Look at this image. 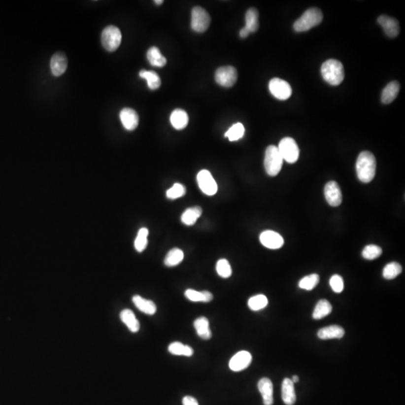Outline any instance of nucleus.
Masks as SVG:
<instances>
[{"label":"nucleus","instance_id":"nucleus-36","mask_svg":"<svg viewBox=\"0 0 405 405\" xmlns=\"http://www.w3.org/2000/svg\"><path fill=\"white\" fill-rule=\"evenodd\" d=\"M149 230L146 228H141L137 233V237L135 241V248L138 252H142L146 249L148 244Z\"/></svg>","mask_w":405,"mask_h":405},{"label":"nucleus","instance_id":"nucleus-6","mask_svg":"<svg viewBox=\"0 0 405 405\" xmlns=\"http://www.w3.org/2000/svg\"><path fill=\"white\" fill-rule=\"evenodd\" d=\"M278 151L283 160L290 164L295 163L300 156V149L295 140L291 137H284L280 141Z\"/></svg>","mask_w":405,"mask_h":405},{"label":"nucleus","instance_id":"nucleus-39","mask_svg":"<svg viewBox=\"0 0 405 405\" xmlns=\"http://www.w3.org/2000/svg\"><path fill=\"white\" fill-rule=\"evenodd\" d=\"M382 249L380 247L375 245H369L363 250L362 255L365 259L374 260L381 255Z\"/></svg>","mask_w":405,"mask_h":405},{"label":"nucleus","instance_id":"nucleus-37","mask_svg":"<svg viewBox=\"0 0 405 405\" xmlns=\"http://www.w3.org/2000/svg\"><path fill=\"white\" fill-rule=\"evenodd\" d=\"M319 281H320V277L317 274H311L300 280L299 282V287L302 289L311 291L318 284Z\"/></svg>","mask_w":405,"mask_h":405},{"label":"nucleus","instance_id":"nucleus-7","mask_svg":"<svg viewBox=\"0 0 405 405\" xmlns=\"http://www.w3.org/2000/svg\"><path fill=\"white\" fill-rule=\"evenodd\" d=\"M210 21V16L204 8L196 6L192 9L191 27L194 31L203 33L209 28Z\"/></svg>","mask_w":405,"mask_h":405},{"label":"nucleus","instance_id":"nucleus-27","mask_svg":"<svg viewBox=\"0 0 405 405\" xmlns=\"http://www.w3.org/2000/svg\"><path fill=\"white\" fill-rule=\"evenodd\" d=\"M259 14L256 8H251L245 14V28L249 33H255L259 28Z\"/></svg>","mask_w":405,"mask_h":405},{"label":"nucleus","instance_id":"nucleus-22","mask_svg":"<svg viewBox=\"0 0 405 405\" xmlns=\"http://www.w3.org/2000/svg\"><path fill=\"white\" fill-rule=\"evenodd\" d=\"M194 327L199 337L203 340H209L212 338V332L209 328V322L205 317H198L194 322Z\"/></svg>","mask_w":405,"mask_h":405},{"label":"nucleus","instance_id":"nucleus-3","mask_svg":"<svg viewBox=\"0 0 405 405\" xmlns=\"http://www.w3.org/2000/svg\"><path fill=\"white\" fill-rule=\"evenodd\" d=\"M323 21V13L319 8H311L296 21L294 29L297 32H305L319 25Z\"/></svg>","mask_w":405,"mask_h":405},{"label":"nucleus","instance_id":"nucleus-42","mask_svg":"<svg viewBox=\"0 0 405 405\" xmlns=\"http://www.w3.org/2000/svg\"><path fill=\"white\" fill-rule=\"evenodd\" d=\"M182 405H199L196 399L192 396H185L182 399Z\"/></svg>","mask_w":405,"mask_h":405},{"label":"nucleus","instance_id":"nucleus-17","mask_svg":"<svg viewBox=\"0 0 405 405\" xmlns=\"http://www.w3.org/2000/svg\"><path fill=\"white\" fill-rule=\"evenodd\" d=\"M68 67V60L65 54L57 52L50 60V68L53 74L56 77L63 75Z\"/></svg>","mask_w":405,"mask_h":405},{"label":"nucleus","instance_id":"nucleus-14","mask_svg":"<svg viewBox=\"0 0 405 405\" xmlns=\"http://www.w3.org/2000/svg\"><path fill=\"white\" fill-rule=\"evenodd\" d=\"M377 23L381 26L388 37L395 38L399 35L400 27L397 20L387 15H381L377 19Z\"/></svg>","mask_w":405,"mask_h":405},{"label":"nucleus","instance_id":"nucleus-29","mask_svg":"<svg viewBox=\"0 0 405 405\" xmlns=\"http://www.w3.org/2000/svg\"><path fill=\"white\" fill-rule=\"evenodd\" d=\"M139 75L142 78L145 79L147 81L148 87L150 90H156L160 87L162 84L160 77L157 73L153 71H146L143 69L139 73Z\"/></svg>","mask_w":405,"mask_h":405},{"label":"nucleus","instance_id":"nucleus-9","mask_svg":"<svg viewBox=\"0 0 405 405\" xmlns=\"http://www.w3.org/2000/svg\"><path fill=\"white\" fill-rule=\"evenodd\" d=\"M197 182L201 192L208 196H212L218 192V185L209 170H201L197 176Z\"/></svg>","mask_w":405,"mask_h":405},{"label":"nucleus","instance_id":"nucleus-35","mask_svg":"<svg viewBox=\"0 0 405 405\" xmlns=\"http://www.w3.org/2000/svg\"><path fill=\"white\" fill-rule=\"evenodd\" d=\"M245 134V128L242 123H238L230 128L229 130L225 133V137L229 139L230 141H236L243 137Z\"/></svg>","mask_w":405,"mask_h":405},{"label":"nucleus","instance_id":"nucleus-21","mask_svg":"<svg viewBox=\"0 0 405 405\" xmlns=\"http://www.w3.org/2000/svg\"><path fill=\"white\" fill-rule=\"evenodd\" d=\"M399 90H400V85L397 81H392L388 83L382 92V103L388 104L393 102L397 97Z\"/></svg>","mask_w":405,"mask_h":405},{"label":"nucleus","instance_id":"nucleus-8","mask_svg":"<svg viewBox=\"0 0 405 405\" xmlns=\"http://www.w3.org/2000/svg\"><path fill=\"white\" fill-rule=\"evenodd\" d=\"M237 71L233 66H223L217 69L215 72V81L224 87H231L237 80Z\"/></svg>","mask_w":405,"mask_h":405},{"label":"nucleus","instance_id":"nucleus-20","mask_svg":"<svg viewBox=\"0 0 405 405\" xmlns=\"http://www.w3.org/2000/svg\"><path fill=\"white\" fill-rule=\"evenodd\" d=\"M344 336V329L337 325L329 326V327L320 329L317 332V336H318L319 338L322 340L341 338Z\"/></svg>","mask_w":405,"mask_h":405},{"label":"nucleus","instance_id":"nucleus-31","mask_svg":"<svg viewBox=\"0 0 405 405\" xmlns=\"http://www.w3.org/2000/svg\"><path fill=\"white\" fill-rule=\"evenodd\" d=\"M168 351L173 355L185 356V357H192L194 354L192 347L189 345H185L179 341H175L168 347Z\"/></svg>","mask_w":405,"mask_h":405},{"label":"nucleus","instance_id":"nucleus-45","mask_svg":"<svg viewBox=\"0 0 405 405\" xmlns=\"http://www.w3.org/2000/svg\"><path fill=\"white\" fill-rule=\"evenodd\" d=\"M163 2L164 1H162V0H156V1H155V3H156V5H162Z\"/></svg>","mask_w":405,"mask_h":405},{"label":"nucleus","instance_id":"nucleus-32","mask_svg":"<svg viewBox=\"0 0 405 405\" xmlns=\"http://www.w3.org/2000/svg\"><path fill=\"white\" fill-rule=\"evenodd\" d=\"M184 259V253L179 248H175L167 254L165 258V266L168 267H176Z\"/></svg>","mask_w":405,"mask_h":405},{"label":"nucleus","instance_id":"nucleus-19","mask_svg":"<svg viewBox=\"0 0 405 405\" xmlns=\"http://www.w3.org/2000/svg\"><path fill=\"white\" fill-rule=\"evenodd\" d=\"M281 398L286 405H294L296 402L294 383L291 379L285 378L281 385Z\"/></svg>","mask_w":405,"mask_h":405},{"label":"nucleus","instance_id":"nucleus-4","mask_svg":"<svg viewBox=\"0 0 405 405\" xmlns=\"http://www.w3.org/2000/svg\"><path fill=\"white\" fill-rule=\"evenodd\" d=\"M283 161L278 147L273 145L269 146L264 158V167L267 174L270 176L278 175L282 168Z\"/></svg>","mask_w":405,"mask_h":405},{"label":"nucleus","instance_id":"nucleus-38","mask_svg":"<svg viewBox=\"0 0 405 405\" xmlns=\"http://www.w3.org/2000/svg\"><path fill=\"white\" fill-rule=\"evenodd\" d=\"M217 273L223 278H228L232 275V269L228 260L220 259L216 264Z\"/></svg>","mask_w":405,"mask_h":405},{"label":"nucleus","instance_id":"nucleus-13","mask_svg":"<svg viewBox=\"0 0 405 405\" xmlns=\"http://www.w3.org/2000/svg\"><path fill=\"white\" fill-rule=\"evenodd\" d=\"M260 241L266 248L270 249H278L284 245V239L277 232L272 231H266L261 233Z\"/></svg>","mask_w":405,"mask_h":405},{"label":"nucleus","instance_id":"nucleus-18","mask_svg":"<svg viewBox=\"0 0 405 405\" xmlns=\"http://www.w3.org/2000/svg\"><path fill=\"white\" fill-rule=\"evenodd\" d=\"M132 302L139 311L148 315H153L157 311L156 303L152 300H146L139 295L132 297Z\"/></svg>","mask_w":405,"mask_h":405},{"label":"nucleus","instance_id":"nucleus-2","mask_svg":"<svg viewBox=\"0 0 405 405\" xmlns=\"http://www.w3.org/2000/svg\"><path fill=\"white\" fill-rule=\"evenodd\" d=\"M321 74L324 80L330 85H339L344 78V66L338 60L331 59L323 63Z\"/></svg>","mask_w":405,"mask_h":405},{"label":"nucleus","instance_id":"nucleus-33","mask_svg":"<svg viewBox=\"0 0 405 405\" xmlns=\"http://www.w3.org/2000/svg\"><path fill=\"white\" fill-rule=\"evenodd\" d=\"M248 305L250 309L252 310V311H260V310L264 309V308L267 306L268 300H267L266 296L259 294V295L251 297L248 300Z\"/></svg>","mask_w":405,"mask_h":405},{"label":"nucleus","instance_id":"nucleus-10","mask_svg":"<svg viewBox=\"0 0 405 405\" xmlns=\"http://www.w3.org/2000/svg\"><path fill=\"white\" fill-rule=\"evenodd\" d=\"M270 93L278 100H287L292 94V89L288 82L280 78H273L269 83Z\"/></svg>","mask_w":405,"mask_h":405},{"label":"nucleus","instance_id":"nucleus-25","mask_svg":"<svg viewBox=\"0 0 405 405\" xmlns=\"http://www.w3.org/2000/svg\"><path fill=\"white\" fill-rule=\"evenodd\" d=\"M148 61L155 67H164L167 64V59L162 55L158 47H152L148 50L146 54Z\"/></svg>","mask_w":405,"mask_h":405},{"label":"nucleus","instance_id":"nucleus-23","mask_svg":"<svg viewBox=\"0 0 405 405\" xmlns=\"http://www.w3.org/2000/svg\"><path fill=\"white\" fill-rule=\"evenodd\" d=\"M170 123L176 130H182L189 123V116L185 110L176 109L170 115Z\"/></svg>","mask_w":405,"mask_h":405},{"label":"nucleus","instance_id":"nucleus-15","mask_svg":"<svg viewBox=\"0 0 405 405\" xmlns=\"http://www.w3.org/2000/svg\"><path fill=\"white\" fill-rule=\"evenodd\" d=\"M120 117L126 130L133 131L138 126V114L133 109L129 107L123 109L120 112Z\"/></svg>","mask_w":405,"mask_h":405},{"label":"nucleus","instance_id":"nucleus-16","mask_svg":"<svg viewBox=\"0 0 405 405\" xmlns=\"http://www.w3.org/2000/svg\"><path fill=\"white\" fill-rule=\"evenodd\" d=\"M258 390L262 396L264 405H272L273 404V385L267 377H263L258 383Z\"/></svg>","mask_w":405,"mask_h":405},{"label":"nucleus","instance_id":"nucleus-24","mask_svg":"<svg viewBox=\"0 0 405 405\" xmlns=\"http://www.w3.org/2000/svg\"><path fill=\"white\" fill-rule=\"evenodd\" d=\"M120 319L132 333H137L140 330V323L132 310H123L120 313Z\"/></svg>","mask_w":405,"mask_h":405},{"label":"nucleus","instance_id":"nucleus-34","mask_svg":"<svg viewBox=\"0 0 405 405\" xmlns=\"http://www.w3.org/2000/svg\"><path fill=\"white\" fill-rule=\"evenodd\" d=\"M402 272V266L399 263L392 262L383 268V276L386 279L391 280L400 275Z\"/></svg>","mask_w":405,"mask_h":405},{"label":"nucleus","instance_id":"nucleus-44","mask_svg":"<svg viewBox=\"0 0 405 405\" xmlns=\"http://www.w3.org/2000/svg\"><path fill=\"white\" fill-rule=\"evenodd\" d=\"M291 380H292L293 383H298L299 380H300V379H299L298 376H293Z\"/></svg>","mask_w":405,"mask_h":405},{"label":"nucleus","instance_id":"nucleus-11","mask_svg":"<svg viewBox=\"0 0 405 405\" xmlns=\"http://www.w3.org/2000/svg\"><path fill=\"white\" fill-rule=\"evenodd\" d=\"M324 195L327 202L331 206L336 207L342 202V194L339 185L335 181H330L324 188Z\"/></svg>","mask_w":405,"mask_h":405},{"label":"nucleus","instance_id":"nucleus-12","mask_svg":"<svg viewBox=\"0 0 405 405\" xmlns=\"http://www.w3.org/2000/svg\"><path fill=\"white\" fill-rule=\"evenodd\" d=\"M252 361V356L249 352L242 350L238 352L231 359L229 367L233 371H241L247 369Z\"/></svg>","mask_w":405,"mask_h":405},{"label":"nucleus","instance_id":"nucleus-26","mask_svg":"<svg viewBox=\"0 0 405 405\" xmlns=\"http://www.w3.org/2000/svg\"><path fill=\"white\" fill-rule=\"evenodd\" d=\"M202 214V209L200 206L188 208L181 216V221L184 225L192 226L195 225Z\"/></svg>","mask_w":405,"mask_h":405},{"label":"nucleus","instance_id":"nucleus-28","mask_svg":"<svg viewBox=\"0 0 405 405\" xmlns=\"http://www.w3.org/2000/svg\"><path fill=\"white\" fill-rule=\"evenodd\" d=\"M185 296L188 300L192 302H202L209 303L213 299V295L209 291H197L195 290L188 289L185 291Z\"/></svg>","mask_w":405,"mask_h":405},{"label":"nucleus","instance_id":"nucleus-1","mask_svg":"<svg viewBox=\"0 0 405 405\" xmlns=\"http://www.w3.org/2000/svg\"><path fill=\"white\" fill-rule=\"evenodd\" d=\"M375 157L369 151L362 152L357 158L356 169L358 179L364 183L372 181L376 173Z\"/></svg>","mask_w":405,"mask_h":405},{"label":"nucleus","instance_id":"nucleus-43","mask_svg":"<svg viewBox=\"0 0 405 405\" xmlns=\"http://www.w3.org/2000/svg\"><path fill=\"white\" fill-rule=\"evenodd\" d=\"M249 33V31H248L245 27H244V28H242V30H240V32H239V35H240L241 38H245L248 37Z\"/></svg>","mask_w":405,"mask_h":405},{"label":"nucleus","instance_id":"nucleus-41","mask_svg":"<svg viewBox=\"0 0 405 405\" xmlns=\"http://www.w3.org/2000/svg\"><path fill=\"white\" fill-rule=\"evenodd\" d=\"M330 284L333 291L337 294L342 292L344 290V281H343L342 277L340 275H333L330 278Z\"/></svg>","mask_w":405,"mask_h":405},{"label":"nucleus","instance_id":"nucleus-5","mask_svg":"<svg viewBox=\"0 0 405 405\" xmlns=\"http://www.w3.org/2000/svg\"><path fill=\"white\" fill-rule=\"evenodd\" d=\"M122 41V33L120 29L114 26L105 27L101 33L103 47L109 52H113L120 47Z\"/></svg>","mask_w":405,"mask_h":405},{"label":"nucleus","instance_id":"nucleus-30","mask_svg":"<svg viewBox=\"0 0 405 405\" xmlns=\"http://www.w3.org/2000/svg\"><path fill=\"white\" fill-rule=\"evenodd\" d=\"M332 310H333V307L328 300H320L314 308L313 318L315 320L324 318L332 312Z\"/></svg>","mask_w":405,"mask_h":405},{"label":"nucleus","instance_id":"nucleus-40","mask_svg":"<svg viewBox=\"0 0 405 405\" xmlns=\"http://www.w3.org/2000/svg\"><path fill=\"white\" fill-rule=\"evenodd\" d=\"M186 193L185 186L181 183H175L170 189L166 192V196L168 199L175 200L182 198Z\"/></svg>","mask_w":405,"mask_h":405}]
</instances>
